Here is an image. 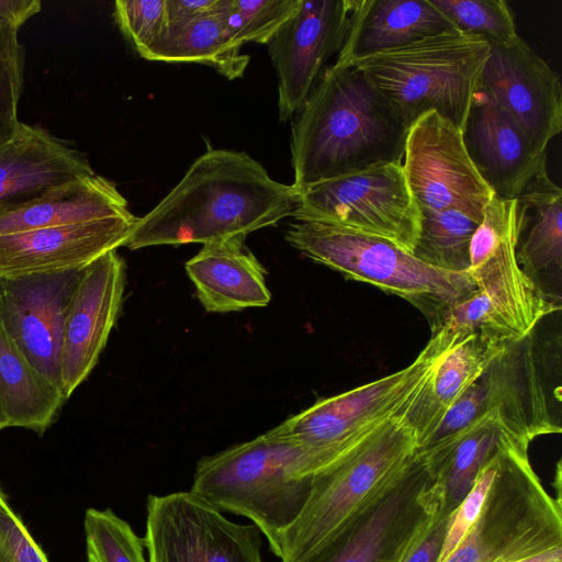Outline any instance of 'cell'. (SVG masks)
I'll use <instances>...</instances> for the list:
<instances>
[{"instance_id":"9a60e30c","label":"cell","mask_w":562,"mask_h":562,"mask_svg":"<svg viewBox=\"0 0 562 562\" xmlns=\"http://www.w3.org/2000/svg\"><path fill=\"white\" fill-rule=\"evenodd\" d=\"M83 268L0 274L1 326L30 364L59 390L64 324Z\"/></svg>"},{"instance_id":"ffe728a7","label":"cell","mask_w":562,"mask_h":562,"mask_svg":"<svg viewBox=\"0 0 562 562\" xmlns=\"http://www.w3.org/2000/svg\"><path fill=\"white\" fill-rule=\"evenodd\" d=\"M137 220L132 213L0 235V274L83 268L104 254L124 246Z\"/></svg>"},{"instance_id":"603a6c76","label":"cell","mask_w":562,"mask_h":562,"mask_svg":"<svg viewBox=\"0 0 562 562\" xmlns=\"http://www.w3.org/2000/svg\"><path fill=\"white\" fill-rule=\"evenodd\" d=\"M507 344L474 333L439 359L420 389L395 416L413 432L417 450L425 446L450 407Z\"/></svg>"},{"instance_id":"484cf974","label":"cell","mask_w":562,"mask_h":562,"mask_svg":"<svg viewBox=\"0 0 562 562\" xmlns=\"http://www.w3.org/2000/svg\"><path fill=\"white\" fill-rule=\"evenodd\" d=\"M517 201L525 209L536 212L526 238L517 246V262L540 292L561 306L562 189L547 172Z\"/></svg>"},{"instance_id":"ab89813d","label":"cell","mask_w":562,"mask_h":562,"mask_svg":"<svg viewBox=\"0 0 562 562\" xmlns=\"http://www.w3.org/2000/svg\"><path fill=\"white\" fill-rule=\"evenodd\" d=\"M41 8L38 0H0V21L19 30Z\"/></svg>"},{"instance_id":"f35d334b","label":"cell","mask_w":562,"mask_h":562,"mask_svg":"<svg viewBox=\"0 0 562 562\" xmlns=\"http://www.w3.org/2000/svg\"><path fill=\"white\" fill-rule=\"evenodd\" d=\"M451 514L441 507L432 524L403 562H437Z\"/></svg>"},{"instance_id":"d590c367","label":"cell","mask_w":562,"mask_h":562,"mask_svg":"<svg viewBox=\"0 0 562 562\" xmlns=\"http://www.w3.org/2000/svg\"><path fill=\"white\" fill-rule=\"evenodd\" d=\"M114 15L122 33L143 58L166 36V0H117Z\"/></svg>"},{"instance_id":"d6a6232c","label":"cell","mask_w":562,"mask_h":562,"mask_svg":"<svg viewBox=\"0 0 562 562\" xmlns=\"http://www.w3.org/2000/svg\"><path fill=\"white\" fill-rule=\"evenodd\" d=\"M300 3L301 0H222L221 12L238 43L268 44Z\"/></svg>"},{"instance_id":"7402d4cb","label":"cell","mask_w":562,"mask_h":562,"mask_svg":"<svg viewBox=\"0 0 562 562\" xmlns=\"http://www.w3.org/2000/svg\"><path fill=\"white\" fill-rule=\"evenodd\" d=\"M457 31L429 0H352L349 29L335 66Z\"/></svg>"},{"instance_id":"8992f818","label":"cell","mask_w":562,"mask_h":562,"mask_svg":"<svg viewBox=\"0 0 562 562\" xmlns=\"http://www.w3.org/2000/svg\"><path fill=\"white\" fill-rule=\"evenodd\" d=\"M286 241L345 278L376 286L416 306L435 327L443 313L476 285L469 272L434 268L380 236L315 221H295Z\"/></svg>"},{"instance_id":"3957f363","label":"cell","mask_w":562,"mask_h":562,"mask_svg":"<svg viewBox=\"0 0 562 562\" xmlns=\"http://www.w3.org/2000/svg\"><path fill=\"white\" fill-rule=\"evenodd\" d=\"M353 447L313 446L278 425L249 441L203 457L190 491L222 513L250 519L267 538L271 552L281 558L282 536L303 509L312 477Z\"/></svg>"},{"instance_id":"e575fe53","label":"cell","mask_w":562,"mask_h":562,"mask_svg":"<svg viewBox=\"0 0 562 562\" xmlns=\"http://www.w3.org/2000/svg\"><path fill=\"white\" fill-rule=\"evenodd\" d=\"M529 211L517 199L494 196L485 206L483 218L470 245V262L475 268L487 259L495 247L509 234L522 232L528 225Z\"/></svg>"},{"instance_id":"30bf717a","label":"cell","mask_w":562,"mask_h":562,"mask_svg":"<svg viewBox=\"0 0 562 562\" xmlns=\"http://www.w3.org/2000/svg\"><path fill=\"white\" fill-rule=\"evenodd\" d=\"M295 221H315L389 239L409 251L420 231V211L402 162H390L297 190Z\"/></svg>"},{"instance_id":"9c48e42d","label":"cell","mask_w":562,"mask_h":562,"mask_svg":"<svg viewBox=\"0 0 562 562\" xmlns=\"http://www.w3.org/2000/svg\"><path fill=\"white\" fill-rule=\"evenodd\" d=\"M487 414H493L508 434L529 443L537 437L561 432L550 413L531 335L504 347L416 451L447 443Z\"/></svg>"},{"instance_id":"836d02e7","label":"cell","mask_w":562,"mask_h":562,"mask_svg":"<svg viewBox=\"0 0 562 562\" xmlns=\"http://www.w3.org/2000/svg\"><path fill=\"white\" fill-rule=\"evenodd\" d=\"M19 30L0 21V147L18 133V108L24 82L25 49Z\"/></svg>"},{"instance_id":"60d3db41","label":"cell","mask_w":562,"mask_h":562,"mask_svg":"<svg viewBox=\"0 0 562 562\" xmlns=\"http://www.w3.org/2000/svg\"><path fill=\"white\" fill-rule=\"evenodd\" d=\"M514 562H562V544Z\"/></svg>"},{"instance_id":"2e32d148","label":"cell","mask_w":562,"mask_h":562,"mask_svg":"<svg viewBox=\"0 0 562 562\" xmlns=\"http://www.w3.org/2000/svg\"><path fill=\"white\" fill-rule=\"evenodd\" d=\"M352 0H301L296 12L267 44L278 77L281 122L296 114L327 60L345 43Z\"/></svg>"},{"instance_id":"52a82bcc","label":"cell","mask_w":562,"mask_h":562,"mask_svg":"<svg viewBox=\"0 0 562 562\" xmlns=\"http://www.w3.org/2000/svg\"><path fill=\"white\" fill-rule=\"evenodd\" d=\"M530 443L506 435L481 510L442 562H514L562 544V506L533 470Z\"/></svg>"},{"instance_id":"4dcf8cb0","label":"cell","mask_w":562,"mask_h":562,"mask_svg":"<svg viewBox=\"0 0 562 562\" xmlns=\"http://www.w3.org/2000/svg\"><path fill=\"white\" fill-rule=\"evenodd\" d=\"M83 528L87 562H149L144 538L112 509L88 508Z\"/></svg>"},{"instance_id":"d4e9b609","label":"cell","mask_w":562,"mask_h":562,"mask_svg":"<svg viewBox=\"0 0 562 562\" xmlns=\"http://www.w3.org/2000/svg\"><path fill=\"white\" fill-rule=\"evenodd\" d=\"M130 214L116 186L93 173L58 184L25 203L0 209V235Z\"/></svg>"},{"instance_id":"8fae6325","label":"cell","mask_w":562,"mask_h":562,"mask_svg":"<svg viewBox=\"0 0 562 562\" xmlns=\"http://www.w3.org/2000/svg\"><path fill=\"white\" fill-rule=\"evenodd\" d=\"M521 235L509 234L485 261L468 271L476 289L453 303L435 330L449 338L464 339L482 333L513 342L531 335L543 317L561 308L520 269L516 250Z\"/></svg>"},{"instance_id":"cb8c5ba5","label":"cell","mask_w":562,"mask_h":562,"mask_svg":"<svg viewBox=\"0 0 562 562\" xmlns=\"http://www.w3.org/2000/svg\"><path fill=\"white\" fill-rule=\"evenodd\" d=\"M245 239L231 237L206 243L186 262L187 274L205 311L239 312L270 303L267 271Z\"/></svg>"},{"instance_id":"1f68e13d","label":"cell","mask_w":562,"mask_h":562,"mask_svg":"<svg viewBox=\"0 0 562 562\" xmlns=\"http://www.w3.org/2000/svg\"><path fill=\"white\" fill-rule=\"evenodd\" d=\"M457 31L477 36L490 45L518 36L515 15L504 0H429Z\"/></svg>"},{"instance_id":"83f0119b","label":"cell","mask_w":562,"mask_h":562,"mask_svg":"<svg viewBox=\"0 0 562 562\" xmlns=\"http://www.w3.org/2000/svg\"><path fill=\"white\" fill-rule=\"evenodd\" d=\"M0 392L10 427L43 435L66 401L26 360L0 324Z\"/></svg>"},{"instance_id":"ac0fdd59","label":"cell","mask_w":562,"mask_h":562,"mask_svg":"<svg viewBox=\"0 0 562 562\" xmlns=\"http://www.w3.org/2000/svg\"><path fill=\"white\" fill-rule=\"evenodd\" d=\"M125 282V263L116 250L82 269L61 338L59 387L65 400L98 363L120 316Z\"/></svg>"},{"instance_id":"f1b7e54d","label":"cell","mask_w":562,"mask_h":562,"mask_svg":"<svg viewBox=\"0 0 562 562\" xmlns=\"http://www.w3.org/2000/svg\"><path fill=\"white\" fill-rule=\"evenodd\" d=\"M217 9L166 35L144 58L165 63H195L214 68L229 80L241 78L250 57L241 53L243 45L231 34Z\"/></svg>"},{"instance_id":"6da1fadb","label":"cell","mask_w":562,"mask_h":562,"mask_svg":"<svg viewBox=\"0 0 562 562\" xmlns=\"http://www.w3.org/2000/svg\"><path fill=\"white\" fill-rule=\"evenodd\" d=\"M297 189L273 180L244 151L209 147L180 182L145 216L124 247L199 243L246 237L293 216Z\"/></svg>"},{"instance_id":"e0dca14e","label":"cell","mask_w":562,"mask_h":562,"mask_svg":"<svg viewBox=\"0 0 562 562\" xmlns=\"http://www.w3.org/2000/svg\"><path fill=\"white\" fill-rule=\"evenodd\" d=\"M480 88L547 150L562 130V89L559 75L519 35L490 45Z\"/></svg>"},{"instance_id":"d6986e66","label":"cell","mask_w":562,"mask_h":562,"mask_svg":"<svg viewBox=\"0 0 562 562\" xmlns=\"http://www.w3.org/2000/svg\"><path fill=\"white\" fill-rule=\"evenodd\" d=\"M461 132L471 161L497 198L518 199L548 172L547 150L480 87Z\"/></svg>"},{"instance_id":"5bb4252c","label":"cell","mask_w":562,"mask_h":562,"mask_svg":"<svg viewBox=\"0 0 562 562\" xmlns=\"http://www.w3.org/2000/svg\"><path fill=\"white\" fill-rule=\"evenodd\" d=\"M402 164L420 212L457 210L481 223L495 196L471 161L461 130L435 111L408 128Z\"/></svg>"},{"instance_id":"b9f144b4","label":"cell","mask_w":562,"mask_h":562,"mask_svg":"<svg viewBox=\"0 0 562 562\" xmlns=\"http://www.w3.org/2000/svg\"><path fill=\"white\" fill-rule=\"evenodd\" d=\"M7 427H10V425H9V419H8V416L5 413L3 400L1 396V392H0V430L4 429Z\"/></svg>"},{"instance_id":"44dd1931","label":"cell","mask_w":562,"mask_h":562,"mask_svg":"<svg viewBox=\"0 0 562 562\" xmlns=\"http://www.w3.org/2000/svg\"><path fill=\"white\" fill-rule=\"evenodd\" d=\"M93 173L83 153L41 126L21 122L16 135L0 147V209Z\"/></svg>"},{"instance_id":"4316f807","label":"cell","mask_w":562,"mask_h":562,"mask_svg":"<svg viewBox=\"0 0 562 562\" xmlns=\"http://www.w3.org/2000/svg\"><path fill=\"white\" fill-rule=\"evenodd\" d=\"M507 434L498 419L487 414L447 443L416 451L425 458L435 481L443 490L442 508L446 512L453 513L463 502L481 469Z\"/></svg>"},{"instance_id":"7c38bea8","label":"cell","mask_w":562,"mask_h":562,"mask_svg":"<svg viewBox=\"0 0 562 562\" xmlns=\"http://www.w3.org/2000/svg\"><path fill=\"white\" fill-rule=\"evenodd\" d=\"M450 348L439 336L431 335L407 367L340 394L319 398L280 425L288 434L313 446L351 448L398 414Z\"/></svg>"},{"instance_id":"277c9868","label":"cell","mask_w":562,"mask_h":562,"mask_svg":"<svg viewBox=\"0 0 562 562\" xmlns=\"http://www.w3.org/2000/svg\"><path fill=\"white\" fill-rule=\"evenodd\" d=\"M490 53L484 40L452 31L355 60L408 130L435 111L461 131Z\"/></svg>"},{"instance_id":"4fadbf2b","label":"cell","mask_w":562,"mask_h":562,"mask_svg":"<svg viewBox=\"0 0 562 562\" xmlns=\"http://www.w3.org/2000/svg\"><path fill=\"white\" fill-rule=\"evenodd\" d=\"M149 562H263L262 533L191 491L149 495L143 537Z\"/></svg>"},{"instance_id":"74e56055","label":"cell","mask_w":562,"mask_h":562,"mask_svg":"<svg viewBox=\"0 0 562 562\" xmlns=\"http://www.w3.org/2000/svg\"><path fill=\"white\" fill-rule=\"evenodd\" d=\"M220 0H166V35L177 32L186 25L214 12Z\"/></svg>"},{"instance_id":"5b68a950","label":"cell","mask_w":562,"mask_h":562,"mask_svg":"<svg viewBox=\"0 0 562 562\" xmlns=\"http://www.w3.org/2000/svg\"><path fill=\"white\" fill-rule=\"evenodd\" d=\"M413 432L393 417L312 477L306 503L281 540V562H302L342 530L409 463Z\"/></svg>"},{"instance_id":"7a4b0ae2","label":"cell","mask_w":562,"mask_h":562,"mask_svg":"<svg viewBox=\"0 0 562 562\" xmlns=\"http://www.w3.org/2000/svg\"><path fill=\"white\" fill-rule=\"evenodd\" d=\"M408 130L353 65L322 74L291 128L293 186L402 162Z\"/></svg>"},{"instance_id":"ba28073f","label":"cell","mask_w":562,"mask_h":562,"mask_svg":"<svg viewBox=\"0 0 562 562\" xmlns=\"http://www.w3.org/2000/svg\"><path fill=\"white\" fill-rule=\"evenodd\" d=\"M442 506L443 490L416 452L357 517L302 562H403Z\"/></svg>"},{"instance_id":"f546056e","label":"cell","mask_w":562,"mask_h":562,"mask_svg":"<svg viewBox=\"0 0 562 562\" xmlns=\"http://www.w3.org/2000/svg\"><path fill=\"white\" fill-rule=\"evenodd\" d=\"M480 223L457 210L420 212V231L412 255L434 268L468 272L471 239Z\"/></svg>"},{"instance_id":"8d00e7d4","label":"cell","mask_w":562,"mask_h":562,"mask_svg":"<svg viewBox=\"0 0 562 562\" xmlns=\"http://www.w3.org/2000/svg\"><path fill=\"white\" fill-rule=\"evenodd\" d=\"M0 562H49L1 488Z\"/></svg>"}]
</instances>
